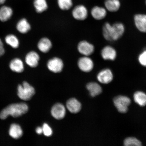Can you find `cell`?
Wrapping results in <instances>:
<instances>
[{
  "instance_id": "cell-17",
  "label": "cell",
  "mask_w": 146,
  "mask_h": 146,
  "mask_svg": "<svg viewBox=\"0 0 146 146\" xmlns=\"http://www.w3.org/2000/svg\"><path fill=\"white\" fill-rule=\"evenodd\" d=\"M9 134L13 138L18 139L23 136V131L19 125L17 124L13 123L10 126Z\"/></svg>"
},
{
  "instance_id": "cell-2",
  "label": "cell",
  "mask_w": 146,
  "mask_h": 146,
  "mask_svg": "<svg viewBox=\"0 0 146 146\" xmlns=\"http://www.w3.org/2000/svg\"><path fill=\"white\" fill-rule=\"evenodd\" d=\"M29 108L27 104L22 103L11 104L3 109L0 113V118L5 119L9 116L17 117L26 113Z\"/></svg>"
},
{
  "instance_id": "cell-7",
  "label": "cell",
  "mask_w": 146,
  "mask_h": 146,
  "mask_svg": "<svg viewBox=\"0 0 146 146\" xmlns=\"http://www.w3.org/2000/svg\"><path fill=\"white\" fill-rule=\"evenodd\" d=\"M78 50L84 56H89L94 53L95 48L94 45L86 41L80 42L78 46Z\"/></svg>"
},
{
  "instance_id": "cell-19",
  "label": "cell",
  "mask_w": 146,
  "mask_h": 146,
  "mask_svg": "<svg viewBox=\"0 0 146 146\" xmlns=\"http://www.w3.org/2000/svg\"><path fill=\"white\" fill-rule=\"evenodd\" d=\"M87 88L90 92V96L95 97L100 94L102 92L100 86L95 82H91L87 85Z\"/></svg>"
},
{
  "instance_id": "cell-13",
  "label": "cell",
  "mask_w": 146,
  "mask_h": 146,
  "mask_svg": "<svg viewBox=\"0 0 146 146\" xmlns=\"http://www.w3.org/2000/svg\"><path fill=\"white\" fill-rule=\"evenodd\" d=\"M39 60V54L35 51L29 52L25 56V62L29 66L32 68H35L37 66Z\"/></svg>"
},
{
  "instance_id": "cell-16",
  "label": "cell",
  "mask_w": 146,
  "mask_h": 146,
  "mask_svg": "<svg viewBox=\"0 0 146 146\" xmlns=\"http://www.w3.org/2000/svg\"><path fill=\"white\" fill-rule=\"evenodd\" d=\"M52 46V42L47 38H43L40 40L38 43L37 47L40 51L46 53L50 50Z\"/></svg>"
},
{
  "instance_id": "cell-15",
  "label": "cell",
  "mask_w": 146,
  "mask_h": 146,
  "mask_svg": "<svg viewBox=\"0 0 146 146\" xmlns=\"http://www.w3.org/2000/svg\"><path fill=\"white\" fill-rule=\"evenodd\" d=\"M66 107L71 113H76L79 112L81 109V103L75 98H72L67 102Z\"/></svg>"
},
{
  "instance_id": "cell-23",
  "label": "cell",
  "mask_w": 146,
  "mask_h": 146,
  "mask_svg": "<svg viewBox=\"0 0 146 146\" xmlns=\"http://www.w3.org/2000/svg\"><path fill=\"white\" fill-rule=\"evenodd\" d=\"M135 102L140 106H145L146 105V94L141 91H138L134 94Z\"/></svg>"
},
{
  "instance_id": "cell-20",
  "label": "cell",
  "mask_w": 146,
  "mask_h": 146,
  "mask_svg": "<svg viewBox=\"0 0 146 146\" xmlns=\"http://www.w3.org/2000/svg\"><path fill=\"white\" fill-rule=\"evenodd\" d=\"M105 5L107 10L109 12H114L119 10L120 3L119 0H106Z\"/></svg>"
},
{
  "instance_id": "cell-21",
  "label": "cell",
  "mask_w": 146,
  "mask_h": 146,
  "mask_svg": "<svg viewBox=\"0 0 146 146\" xmlns=\"http://www.w3.org/2000/svg\"><path fill=\"white\" fill-rule=\"evenodd\" d=\"M13 13L12 9L10 7L3 6L0 8V20L4 22L8 21L11 17Z\"/></svg>"
},
{
  "instance_id": "cell-4",
  "label": "cell",
  "mask_w": 146,
  "mask_h": 146,
  "mask_svg": "<svg viewBox=\"0 0 146 146\" xmlns=\"http://www.w3.org/2000/svg\"><path fill=\"white\" fill-rule=\"evenodd\" d=\"M113 102L115 107L119 112L125 113L127 111L131 100L126 96H119L114 98Z\"/></svg>"
},
{
  "instance_id": "cell-32",
  "label": "cell",
  "mask_w": 146,
  "mask_h": 146,
  "mask_svg": "<svg viewBox=\"0 0 146 146\" xmlns=\"http://www.w3.org/2000/svg\"><path fill=\"white\" fill-rule=\"evenodd\" d=\"M6 0H0V5L3 4L4 3Z\"/></svg>"
},
{
  "instance_id": "cell-9",
  "label": "cell",
  "mask_w": 146,
  "mask_h": 146,
  "mask_svg": "<svg viewBox=\"0 0 146 146\" xmlns=\"http://www.w3.org/2000/svg\"><path fill=\"white\" fill-rule=\"evenodd\" d=\"M97 78L100 83L108 84L112 81L113 78V75L110 69L106 68L100 71Z\"/></svg>"
},
{
  "instance_id": "cell-27",
  "label": "cell",
  "mask_w": 146,
  "mask_h": 146,
  "mask_svg": "<svg viewBox=\"0 0 146 146\" xmlns=\"http://www.w3.org/2000/svg\"><path fill=\"white\" fill-rule=\"evenodd\" d=\"M124 145L126 146H140L142 145V143L136 138L130 137L124 140Z\"/></svg>"
},
{
  "instance_id": "cell-30",
  "label": "cell",
  "mask_w": 146,
  "mask_h": 146,
  "mask_svg": "<svg viewBox=\"0 0 146 146\" xmlns=\"http://www.w3.org/2000/svg\"><path fill=\"white\" fill-rule=\"evenodd\" d=\"M5 50L3 47V44L1 40L0 39V56H3L4 54Z\"/></svg>"
},
{
  "instance_id": "cell-1",
  "label": "cell",
  "mask_w": 146,
  "mask_h": 146,
  "mask_svg": "<svg viewBox=\"0 0 146 146\" xmlns=\"http://www.w3.org/2000/svg\"><path fill=\"white\" fill-rule=\"evenodd\" d=\"M125 30L123 24L119 22L115 23L112 25L109 23H106L102 29L104 38L109 41L118 40L123 36Z\"/></svg>"
},
{
  "instance_id": "cell-10",
  "label": "cell",
  "mask_w": 146,
  "mask_h": 146,
  "mask_svg": "<svg viewBox=\"0 0 146 146\" xmlns=\"http://www.w3.org/2000/svg\"><path fill=\"white\" fill-rule=\"evenodd\" d=\"M73 17L78 21H84L88 15L87 9L83 5H78L74 8L72 12Z\"/></svg>"
},
{
  "instance_id": "cell-11",
  "label": "cell",
  "mask_w": 146,
  "mask_h": 146,
  "mask_svg": "<svg viewBox=\"0 0 146 146\" xmlns=\"http://www.w3.org/2000/svg\"><path fill=\"white\" fill-rule=\"evenodd\" d=\"M134 21L137 30L140 32L146 33V14L135 15L134 16Z\"/></svg>"
},
{
  "instance_id": "cell-22",
  "label": "cell",
  "mask_w": 146,
  "mask_h": 146,
  "mask_svg": "<svg viewBox=\"0 0 146 146\" xmlns=\"http://www.w3.org/2000/svg\"><path fill=\"white\" fill-rule=\"evenodd\" d=\"M16 27L18 31L22 34L27 33L31 29L30 25L25 18L20 20Z\"/></svg>"
},
{
  "instance_id": "cell-8",
  "label": "cell",
  "mask_w": 146,
  "mask_h": 146,
  "mask_svg": "<svg viewBox=\"0 0 146 146\" xmlns=\"http://www.w3.org/2000/svg\"><path fill=\"white\" fill-rule=\"evenodd\" d=\"M102 57L105 60L114 61L116 59L117 53L115 49L111 46L107 45L102 49L100 52Z\"/></svg>"
},
{
  "instance_id": "cell-26",
  "label": "cell",
  "mask_w": 146,
  "mask_h": 146,
  "mask_svg": "<svg viewBox=\"0 0 146 146\" xmlns=\"http://www.w3.org/2000/svg\"><path fill=\"white\" fill-rule=\"evenodd\" d=\"M58 3L59 8L63 10H68L72 6V0H58Z\"/></svg>"
},
{
  "instance_id": "cell-5",
  "label": "cell",
  "mask_w": 146,
  "mask_h": 146,
  "mask_svg": "<svg viewBox=\"0 0 146 146\" xmlns=\"http://www.w3.org/2000/svg\"><path fill=\"white\" fill-rule=\"evenodd\" d=\"M78 65L80 70L85 72H91L94 66V62L89 56H84L80 58L78 60Z\"/></svg>"
},
{
  "instance_id": "cell-6",
  "label": "cell",
  "mask_w": 146,
  "mask_h": 146,
  "mask_svg": "<svg viewBox=\"0 0 146 146\" xmlns=\"http://www.w3.org/2000/svg\"><path fill=\"white\" fill-rule=\"evenodd\" d=\"M47 66L49 70L57 73L62 72L64 67L62 60L58 57H54L48 60Z\"/></svg>"
},
{
  "instance_id": "cell-31",
  "label": "cell",
  "mask_w": 146,
  "mask_h": 146,
  "mask_svg": "<svg viewBox=\"0 0 146 146\" xmlns=\"http://www.w3.org/2000/svg\"><path fill=\"white\" fill-rule=\"evenodd\" d=\"M36 132L38 134H41L43 133L42 127H38L36 129Z\"/></svg>"
},
{
  "instance_id": "cell-24",
  "label": "cell",
  "mask_w": 146,
  "mask_h": 146,
  "mask_svg": "<svg viewBox=\"0 0 146 146\" xmlns=\"http://www.w3.org/2000/svg\"><path fill=\"white\" fill-rule=\"evenodd\" d=\"M34 5L38 13H41L48 8V5L46 0H34Z\"/></svg>"
},
{
  "instance_id": "cell-3",
  "label": "cell",
  "mask_w": 146,
  "mask_h": 146,
  "mask_svg": "<svg viewBox=\"0 0 146 146\" xmlns=\"http://www.w3.org/2000/svg\"><path fill=\"white\" fill-rule=\"evenodd\" d=\"M17 90L18 97L21 99L24 100H30L35 92L34 87L26 82H24L22 85H18Z\"/></svg>"
},
{
  "instance_id": "cell-33",
  "label": "cell",
  "mask_w": 146,
  "mask_h": 146,
  "mask_svg": "<svg viewBox=\"0 0 146 146\" xmlns=\"http://www.w3.org/2000/svg\"></svg>"
},
{
  "instance_id": "cell-12",
  "label": "cell",
  "mask_w": 146,
  "mask_h": 146,
  "mask_svg": "<svg viewBox=\"0 0 146 146\" xmlns=\"http://www.w3.org/2000/svg\"><path fill=\"white\" fill-rule=\"evenodd\" d=\"M51 114L56 119H62L65 116L66 109L64 106L60 103H57L52 107L51 110Z\"/></svg>"
},
{
  "instance_id": "cell-29",
  "label": "cell",
  "mask_w": 146,
  "mask_h": 146,
  "mask_svg": "<svg viewBox=\"0 0 146 146\" xmlns=\"http://www.w3.org/2000/svg\"><path fill=\"white\" fill-rule=\"evenodd\" d=\"M42 129L43 133H44L45 136L50 137L52 135V129L47 123L43 124Z\"/></svg>"
},
{
  "instance_id": "cell-14",
  "label": "cell",
  "mask_w": 146,
  "mask_h": 146,
  "mask_svg": "<svg viewBox=\"0 0 146 146\" xmlns=\"http://www.w3.org/2000/svg\"><path fill=\"white\" fill-rule=\"evenodd\" d=\"M91 14L92 17L97 21L103 20L106 17L107 14L106 10L103 7H94L91 10Z\"/></svg>"
},
{
  "instance_id": "cell-25",
  "label": "cell",
  "mask_w": 146,
  "mask_h": 146,
  "mask_svg": "<svg viewBox=\"0 0 146 146\" xmlns=\"http://www.w3.org/2000/svg\"><path fill=\"white\" fill-rule=\"evenodd\" d=\"M5 41L7 44L13 48H16L19 46V40L15 36L13 35H9L5 38Z\"/></svg>"
},
{
  "instance_id": "cell-18",
  "label": "cell",
  "mask_w": 146,
  "mask_h": 146,
  "mask_svg": "<svg viewBox=\"0 0 146 146\" xmlns=\"http://www.w3.org/2000/svg\"><path fill=\"white\" fill-rule=\"evenodd\" d=\"M9 66L11 70L17 73L22 72L24 69L23 62L19 58L12 60L10 62Z\"/></svg>"
},
{
  "instance_id": "cell-28",
  "label": "cell",
  "mask_w": 146,
  "mask_h": 146,
  "mask_svg": "<svg viewBox=\"0 0 146 146\" xmlns=\"http://www.w3.org/2000/svg\"><path fill=\"white\" fill-rule=\"evenodd\" d=\"M138 61L140 65L146 67V50H144L139 55Z\"/></svg>"
}]
</instances>
